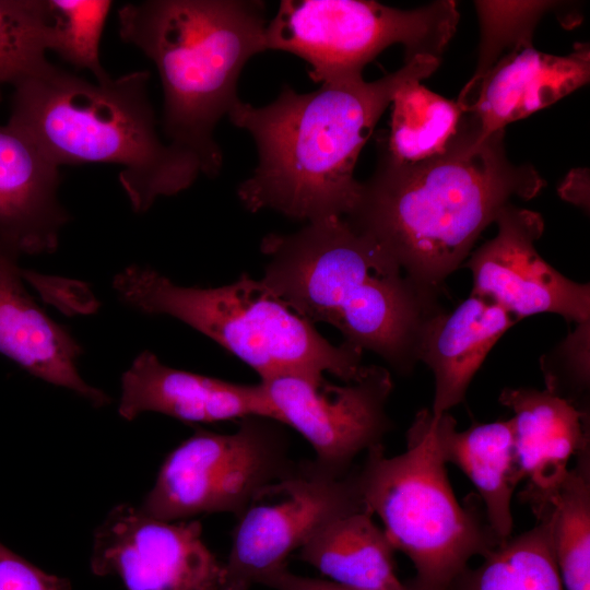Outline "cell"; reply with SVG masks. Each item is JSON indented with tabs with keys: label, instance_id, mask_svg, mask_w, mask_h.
Masks as SVG:
<instances>
[{
	"label": "cell",
	"instance_id": "cell-1",
	"mask_svg": "<svg viewBox=\"0 0 590 590\" xmlns=\"http://www.w3.org/2000/svg\"><path fill=\"white\" fill-rule=\"evenodd\" d=\"M477 137L464 114L457 134L436 156L404 163L379 149L375 172L359 182L345 216L435 299L511 199L530 200L545 186L533 166L509 160L505 130L482 141Z\"/></svg>",
	"mask_w": 590,
	"mask_h": 590
},
{
	"label": "cell",
	"instance_id": "cell-2",
	"mask_svg": "<svg viewBox=\"0 0 590 590\" xmlns=\"http://www.w3.org/2000/svg\"><path fill=\"white\" fill-rule=\"evenodd\" d=\"M440 60L422 56L375 81L326 82L308 93L284 85L260 107L239 99L227 117L251 135L258 153L251 176L237 188L244 206L307 223L345 217L358 194V156L381 115L399 87L428 78Z\"/></svg>",
	"mask_w": 590,
	"mask_h": 590
},
{
	"label": "cell",
	"instance_id": "cell-3",
	"mask_svg": "<svg viewBox=\"0 0 590 590\" xmlns=\"http://www.w3.org/2000/svg\"><path fill=\"white\" fill-rule=\"evenodd\" d=\"M261 281L310 322L339 330L343 342L412 373L428 320L444 307L425 295L370 236L343 216L268 234Z\"/></svg>",
	"mask_w": 590,
	"mask_h": 590
},
{
	"label": "cell",
	"instance_id": "cell-4",
	"mask_svg": "<svg viewBox=\"0 0 590 590\" xmlns=\"http://www.w3.org/2000/svg\"><path fill=\"white\" fill-rule=\"evenodd\" d=\"M148 71L92 83L46 61L16 83L8 125L57 166L111 163L134 212L203 174L199 158L157 132Z\"/></svg>",
	"mask_w": 590,
	"mask_h": 590
},
{
	"label": "cell",
	"instance_id": "cell-5",
	"mask_svg": "<svg viewBox=\"0 0 590 590\" xmlns=\"http://www.w3.org/2000/svg\"><path fill=\"white\" fill-rule=\"evenodd\" d=\"M121 39L150 58L161 79L168 142L194 154L215 176L219 121L239 101L246 63L266 50V5L255 0H149L118 11Z\"/></svg>",
	"mask_w": 590,
	"mask_h": 590
},
{
	"label": "cell",
	"instance_id": "cell-6",
	"mask_svg": "<svg viewBox=\"0 0 590 590\" xmlns=\"http://www.w3.org/2000/svg\"><path fill=\"white\" fill-rule=\"evenodd\" d=\"M121 302L148 315L176 318L203 333L251 367L260 380L329 373L343 382L363 373V351L335 345L261 280L247 274L219 287L175 284L150 267L133 264L113 280Z\"/></svg>",
	"mask_w": 590,
	"mask_h": 590
},
{
	"label": "cell",
	"instance_id": "cell-7",
	"mask_svg": "<svg viewBox=\"0 0 590 590\" xmlns=\"http://www.w3.org/2000/svg\"><path fill=\"white\" fill-rule=\"evenodd\" d=\"M446 465L432 411L423 409L408 429L404 452L387 457L384 445H377L357 469L365 506L414 566L408 590H450L472 557L503 543L479 496L465 506L457 500Z\"/></svg>",
	"mask_w": 590,
	"mask_h": 590
},
{
	"label": "cell",
	"instance_id": "cell-8",
	"mask_svg": "<svg viewBox=\"0 0 590 590\" xmlns=\"http://www.w3.org/2000/svg\"><path fill=\"white\" fill-rule=\"evenodd\" d=\"M460 14L456 1L398 9L369 0H283L267 23L266 50L293 54L309 64L317 83L363 76V69L392 45L404 62L441 59Z\"/></svg>",
	"mask_w": 590,
	"mask_h": 590
},
{
	"label": "cell",
	"instance_id": "cell-9",
	"mask_svg": "<svg viewBox=\"0 0 590 590\" xmlns=\"http://www.w3.org/2000/svg\"><path fill=\"white\" fill-rule=\"evenodd\" d=\"M273 422L247 417L231 434L198 430L165 458L139 508L165 521L215 512L239 517L261 488L295 464Z\"/></svg>",
	"mask_w": 590,
	"mask_h": 590
},
{
	"label": "cell",
	"instance_id": "cell-10",
	"mask_svg": "<svg viewBox=\"0 0 590 590\" xmlns=\"http://www.w3.org/2000/svg\"><path fill=\"white\" fill-rule=\"evenodd\" d=\"M364 507L357 470L338 475L315 460L295 463L237 517L220 590L260 585L326 523Z\"/></svg>",
	"mask_w": 590,
	"mask_h": 590
},
{
	"label": "cell",
	"instance_id": "cell-11",
	"mask_svg": "<svg viewBox=\"0 0 590 590\" xmlns=\"http://www.w3.org/2000/svg\"><path fill=\"white\" fill-rule=\"evenodd\" d=\"M260 382L279 422L296 429L315 450L314 460L334 474L349 473L356 456L381 445L392 428L386 405L393 382L382 366H364L357 379L343 385L299 377Z\"/></svg>",
	"mask_w": 590,
	"mask_h": 590
},
{
	"label": "cell",
	"instance_id": "cell-12",
	"mask_svg": "<svg viewBox=\"0 0 590 590\" xmlns=\"http://www.w3.org/2000/svg\"><path fill=\"white\" fill-rule=\"evenodd\" d=\"M91 569L118 577L126 590H220L223 564L199 521L160 520L121 504L94 532Z\"/></svg>",
	"mask_w": 590,
	"mask_h": 590
},
{
	"label": "cell",
	"instance_id": "cell-13",
	"mask_svg": "<svg viewBox=\"0 0 590 590\" xmlns=\"http://www.w3.org/2000/svg\"><path fill=\"white\" fill-rule=\"evenodd\" d=\"M497 234L470 253L471 294L484 297L517 320L555 314L567 322L590 320V285L578 283L538 252L544 220L535 211L506 205L496 217Z\"/></svg>",
	"mask_w": 590,
	"mask_h": 590
},
{
	"label": "cell",
	"instance_id": "cell-14",
	"mask_svg": "<svg viewBox=\"0 0 590 590\" xmlns=\"http://www.w3.org/2000/svg\"><path fill=\"white\" fill-rule=\"evenodd\" d=\"M590 80V47L578 43L564 56L522 45L503 56L457 102L482 141L509 123L539 111Z\"/></svg>",
	"mask_w": 590,
	"mask_h": 590
},
{
	"label": "cell",
	"instance_id": "cell-15",
	"mask_svg": "<svg viewBox=\"0 0 590 590\" xmlns=\"http://www.w3.org/2000/svg\"><path fill=\"white\" fill-rule=\"evenodd\" d=\"M145 412L189 423L247 417L280 423L261 382L241 385L176 369L150 351L140 353L123 373L118 405L119 415L127 421Z\"/></svg>",
	"mask_w": 590,
	"mask_h": 590
},
{
	"label": "cell",
	"instance_id": "cell-16",
	"mask_svg": "<svg viewBox=\"0 0 590 590\" xmlns=\"http://www.w3.org/2000/svg\"><path fill=\"white\" fill-rule=\"evenodd\" d=\"M498 401L514 412L516 458L527 481L519 498L535 516L563 483L570 459L589 447V414L546 389L507 387Z\"/></svg>",
	"mask_w": 590,
	"mask_h": 590
},
{
	"label": "cell",
	"instance_id": "cell-17",
	"mask_svg": "<svg viewBox=\"0 0 590 590\" xmlns=\"http://www.w3.org/2000/svg\"><path fill=\"white\" fill-rule=\"evenodd\" d=\"M59 181V166L23 133L0 126V251L17 260L57 249L68 221Z\"/></svg>",
	"mask_w": 590,
	"mask_h": 590
},
{
	"label": "cell",
	"instance_id": "cell-18",
	"mask_svg": "<svg viewBox=\"0 0 590 590\" xmlns=\"http://www.w3.org/2000/svg\"><path fill=\"white\" fill-rule=\"evenodd\" d=\"M16 261L0 251V354L96 408L108 404L110 398L90 386L79 373L81 345L33 299Z\"/></svg>",
	"mask_w": 590,
	"mask_h": 590
},
{
	"label": "cell",
	"instance_id": "cell-19",
	"mask_svg": "<svg viewBox=\"0 0 590 590\" xmlns=\"http://www.w3.org/2000/svg\"><path fill=\"white\" fill-rule=\"evenodd\" d=\"M518 320L497 304L470 294L451 311L442 308L426 323L418 362L433 373L434 416L464 400L469 385L500 337Z\"/></svg>",
	"mask_w": 590,
	"mask_h": 590
},
{
	"label": "cell",
	"instance_id": "cell-20",
	"mask_svg": "<svg viewBox=\"0 0 590 590\" xmlns=\"http://www.w3.org/2000/svg\"><path fill=\"white\" fill-rule=\"evenodd\" d=\"M433 418L446 463L458 467L472 482L489 528L499 541H506L514 529L511 499L522 481L511 420L477 423L458 430L448 412Z\"/></svg>",
	"mask_w": 590,
	"mask_h": 590
},
{
	"label": "cell",
	"instance_id": "cell-21",
	"mask_svg": "<svg viewBox=\"0 0 590 590\" xmlns=\"http://www.w3.org/2000/svg\"><path fill=\"white\" fill-rule=\"evenodd\" d=\"M373 516L364 507L334 518L299 548V558L344 587L408 590L396 574V550Z\"/></svg>",
	"mask_w": 590,
	"mask_h": 590
},
{
	"label": "cell",
	"instance_id": "cell-22",
	"mask_svg": "<svg viewBox=\"0 0 590 590\" xmlns=\"http://www.w3.org/2000/svg\"><path fill=\"white\" fill-rule=\"evenodd\" d=\"M413 79L392 97L390 128L378 146L389 157L420 162L442 153L457 134L464 110Z\"/></svg>",
	"mask_w": 590,
	"mask_h": 590
},
{
	"label": "cell",
	"instance_id": "cell-23",
	"mask_svg": "<svg viewBox=\"0 0 590 590\" xmlns=\"http://www.w3.org/2000/svg\"><path fill=\"white\" fill-rule=\"evenodd\" d=\"M574 468L545 507V519L564 590H590V450L579 452Z\"/></svg>",
	"mask_w": 590,
	"mask_h": 590
},
{
	"label": "cell",
	"instance_id": "cell-24",
	"mask_svg": "<svg viewBox=\"0 0 590 590\" xmlns=\"http://www.w3.org/2000/svg\"><path fill=\"white\" fill-rule=\"evenodd\" d=\"M509 538L469 566L450 590H564L545 519Z\"/></svg>",
	"mask_w": 590,
	"mask_h": 590
},
{
	"label": "cell",
	"instance_id": "cell-25",
	"mask_svg": "<svg viewBox=\"0 0 590 590\" xmlns=\"http://www.w3.org/2000/svg\"><path fill=\"white\" fill-rule=\"evenodd\" d=\"M111 5L108 0H47L48 50L88 70L96 82L110 79L101 63L99 44Z\"/></svg>",
	"mask_w": 590,
	"mask_h": 590
},
{
	"label": "cell",
	"instance_id": "cell-26",
	"mask_svg": "<svg viewBox=\"0 0 590 590\" xmlns=\"http://www.w3.org/2000/svg\"><path fill=\"white\" fill-rule=\"evenodd\" d=\"M47 0H0V84L16 83L47 60Z\"/></svg>",
	"mask_w": 590,
	"mask_h": 590
},
{
	"label": "cell",
	"instance_id": "cell-27",
	"mask_svg": "<svg viewBox=\"0 0 590 590\" xmlns=\"http://www.w3.org/2000/svg\"><path fill=\"white\" fill-rule=\"evenodd\" d=\"M560 2L474 1L480 22V51L476 70L465 86L475 84L506 54L532 44L539 21Z\"/></svg>",
	"mask_w": 590,
	"mask_h": 590
},
{
	"label": "cell",
	"instance_id": "cell-28",
	"mask_svg": "<svg viewBox=\"0 0 590 590\" xmlns=\"http://www.w3.org/2000/svg\"><path fill=\"white\" fill-rule=\"evenodd\" d=\"M545 389L589 414L590 320L540 357Z\"/></svg>",
	"mask_w": 590,
	"mask_h": 590
},
{
	"label": "cell",
	"instance_id": "cell-29",
	"mask_svg": "<svg viewBox=\"0 0 590 590\" xmlns=\"http://www.w3.org/2000/svg\"><path fill=\"white\" fill-rule=\"evenodd\" d=\"M67 578L50 575L0 542V590H70Z\"/></svg>",
	"mask_w": 590,
	"mask_h": 590
},
{
	"label": "cell",
	"instance_id": "cell-30",
	"mask_svg": "<svg viewBox=\"0 0 590 590\" xmlns=\"http://www.w3.org/2000/svg\"><path fill=\"white\" fill-rule=\"evenodd\" d=\"M260 585L274 590H366L344 587L329 580L295 575L288 571L287 567L266 577Z\"/></svg>",
	"mask_w": 590,
	"mask_h": 590
}]
</instances>
